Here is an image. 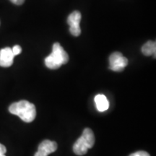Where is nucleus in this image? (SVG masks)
Segmentation results:
<instances>
[{"label": "nucleus", "instance_id": "nucleus-4", "mask_svg": "<svg viewBox=\"0 0 156 156\" xmlns=\"http://www.w3.org/2000/svg\"><path fill=\"white\" fill-rule=\"evenodd\" d=\"M128 64V59L120 52H114L109 57V69L114 72L122 71Z\"/></svg>", "mask_w": 156, "mask_h": 156}, {"label": "nucleus", "instance_id": "nucleus-3", "mask_svg": "<svg viewBox=\"0 0 156 156\" xmlns=\"http://www.w3.org/2000/svg\"><path fill=\"white\" fill-rule=\"evenodd\" d=\"M95 144V136L92 130L89 128L84 129L82 135L73 145V152L77 155H83L87 153L88 149Z\"/></svg>", "mask_w": 156, "mask_h": 156}, {"label": "nucleus", "instance_id": "nucleus-11", "mask_svg": "<svg viewBox=\"0 0 156 156\" xmlns=\"http://www.w3.org/2000/svg\"><path fill=\"white\" fill-rule=\"evenodd\" d=\"M129 156H151L149 153H147L145 151H138L136 153H134L130 155Z\"/></svg>", "mask_w": 156, "mask_h": 156}, {"label": "nucleus", "instance_id": "nucleus-8", "mask_svg": "<svg viewBox=\"0 0 156 156\" xmlns=\"http://www.w3.org/2000/svg\"><path fill=\"white\" fill-rule=\"evenodd\" d=\"M95 106L98 111L100 112H103L108 110L109 107V103L107 98L104 95L98 94L95 97Z\"/></svg>", "mask_w": 156, "mask_h": 156}, {"label": "nucleus", "instance_id": "nucleus-7", "mask_svg": "<svg viewBox=\"0 0 156 156\" xmlns=\"http://www.w3.org/2000/svg\"><path fill=\"white\" fill-rule=\"evenodd\" d=\"M14 54L11 48L6 47L0 50V66L3 67H9L13 64Z\"/></svg>", "mask_w": 156, "mask_h": 156}, {"label": "nucleus", "instance_id": "nucleus-6", "mask_svg": "<svg viewBox=\"0 0 156 156\" xmlns=\"http://www.w3.org/2000/svg\"><path fill=\"white\" fill-rule=\"evenodd\" d=\"M57 149L56 142L46 140L41 142L38 146V151L35 156H48L49 154L55 152Z\"/></svg>", "mask_w": 156, "mask_h": 156}, {"label": "nucleus", "instance_id": "nucleus-2", "mask_svg": "<svg viewBox=\"0 0 156 156\" xmlns=\"http://www.w3.org/2000/svg\"><path fill=\"white\" fill-rule=\"evenodd\" d=\"M69 61V56L58 43L53 45L52 52L45 58V64L48 69H58L62 64H67Z\"/></svg>", "mask_w": 156, "mask_h": 156}, {"label": "nucleus", "instance_id": "nucleus-5", "mask_svg": "<svg viewBox=\"0 0 156 156\" xmlns=\"http://www.w3.org/2000/svg\"><path fill=\"white\" fill-rule=\"evenodd\" d=\"M80 20L81 13L79 11H74L68 17L67 23L69 25V32L74 36H79L81 34Z\"/></svg>", "mask_w": 156, "mask_h": 156}, {"label": "nucleus", "instance_id": "nucleus-10", "mask_svg": "<svg viewBox=\"0 0 156 156\" xmlns=\"http://www.w3.org/2000/svg\"><path fill=\"white\" fill-rule=\"evenodd\" d=\"M12 53L15 56L21 53V51H22V48L20 46H18V45H16V46H13V48H12Z\"/></svg>", "mask_w": 156, "mask_h": 156}, {"label": "nucleus", "instance_id": "nucleus-12", "mask_svg": "<svg viewBox=\"0 0 156 156\" xmlns=\"http://www.w3.org/2000/svg\"><path fill=\"white\" fill-rule=\"evenodd\" d=\"M7 150L6 147L2 144H0V156H5V153Z\"/></svg>", "mask_w": 156, "mask_h": 156}, {"label": "nucleus", "instance_id": "nucleus-9", "mask_svg": "<svg viewBox=\"0 0 156 156\" xmlns=\"http://www.w3.org/2000/svg\"><path fill=\"white\" fill-rule=\"evenodd\" d=\"M142 52L145 56H155L156 53V44L155 41H149L143 45L142 48Z\"/></svg>", "mask_w": 156, "mask_h": 156}, {"label": "nucleus", "instance_id": "nucleus-1", "mask_svg": "<svg viewBox=\"0 0 156 156\" xmlns=\"http://www.w3.org/2000/svg\"><path fill=\"white\" fill-rule=\"evenodd\" d=\"M9 112L19 116L23 122L30 123L36 116V109L34 104L27 101H20L14 103L9 106Z\"/></svg>", "mask_w": 156, "mask_h": 156}, {"label": "nucleus", "instance_id": "nucleus-13", "mask_svg": "<svg viewBox=\"0 0 156 156\" xmlns=\"http://www.w3.org/2000/svg\"><path fill=\"white\" fill-rule=\"evenodd\" d=\"M11 2H12L13 4L16 5H21L24 3L25 0H10Z\"/></svg>", "mask_w": 156, "mask_h": 156}]
</instances>
